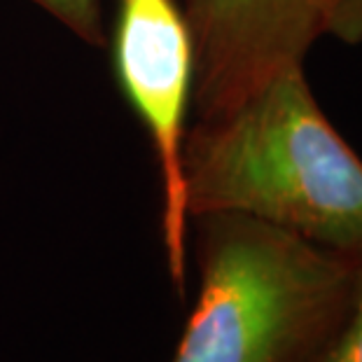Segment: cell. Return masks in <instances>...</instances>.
I'll return each mask as SVG.
<instances>
[{"label": "cell", "mask_w": 362, "mask_h": 362, "mask_svg": "<svg viewBox=\"0 0 362 362\" xmlns=\"http://www.w3.org/2000/svg\"><path fill=\"white\" fill-rule=\"evenodd\" d=\"M182 185L189 220L238 213L332 252H362V157L315 101L304 64L187 129Z\"/></svg>", "instance_id": "1"}, {"label": "cell", "mask_w": 362, "mask_h": 362, "mask_svg": "<svg viewBox=\"0 0 362 362\" xmlns=\"http://www.w3.org/2000/svg\"><path fill=\"white\" fill-rule=\"evenodd\" d=\"M61 24H66L75 35L91 45L103 42L101 0H35Z\"/></svg>", "instance_id": "6"}, {"label": "cell", "mask_w": 362, "mask_h": 362, "mask_svg": "<svg viewBox=\"0 0 362 362\" xmlns=\"http://www.w3.org/2000/svg\"><path fill=\"white\" fill-rule=\"evenodd\" d=\"M327 35L346 45H362V0H341Z\"/></svg>", "instance_id": "7"}, {"label": "cell", "mask_w": 362, "mask_h": 362, "mask_svg": "<svg viewBox=\"0 0 362 362\" xmlns=\"http://www.w3.org/2000/svg\"><path fill=\"white\" fill-rule=\"evenodd\" d=\"M112 66L122 94L155 148L164 192L166 259L173 283L182 285L189 227L182 148L194 91V45L178 0H117Z\"/></svg>", "instance_id": "3"}, {"label": "cell", "mask_w": 362, "mask_h": 362, "mask_svg": "<svg viewBox=\"0 0 362 362\" xmlns=\"http://www.w3.org/2000/svg\"><path fill=\"white\" fill-rule=\"evenodd\" d=\"M311 362H362V252L353 257L349 309Z\"/></svg>", "instance_id": "5"}, {"label": "cell", "mask_w": 362, "mask_h": 362, "mask_svg": "<svg viewBox=\"0 0 362 362\" xmlns=\"http://www.w3.org/2000/svg\"><path fill=\"white\" fill-rule=\"evenodd\" d=\"M189 222L199 292L171 362H311L349 309L353 257L248 215Z\"/></svg>", "instance_id": "2"}, {"label": "cell", "mask_w": 362, "mask_h": 362, "mask_svg": "<svg viewBox=\"0 0 362 362\" xmlns=\"http://www.w3.org/2000/svg\"><path fill=\"white\" fill-rule=\"evenodd\" d=\"M341 0H182L197 122L220 117L327 35Z\"/></svg>", "instance_id": "4"}]
</instances>
